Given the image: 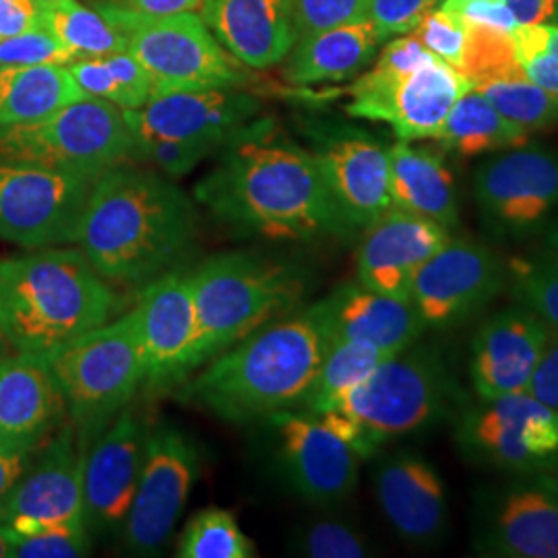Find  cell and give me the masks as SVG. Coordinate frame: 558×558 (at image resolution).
Returning a JSON list of instances; mask_svg holds the SVG:
<instances>
[{"label": "cell", "instance_id": "cell-1", "mask_svg": "<svg viewBox=\"0 0 558 558\" xmlns=\"http://www.w3.org/2000/svg\"><path fill=\"white\" fill-rule=\"evenodd\" d=\"M195 201L242 236L311 240L354 236L341 220L317 161L274 119H255L216 154Z\"/></svg>", "mask_w": 558, "mask_h": 558}, {"label": "cell", "instance_id": "cell-2", "mask_svg": "<svg viewBox=\"0 0 558 558\" xmlns=\"http://www.w3.org/2000/svg\"><path fill=\"white\" fill-rule=\"evenodd\" d=\"M197 234L195 197L161 172L126 161L94 180L75 244L110 286L143 288L172 271Z\"/></svg>", "mask_w": 558, "mask_h": 558}, {"label": "cell", "instance_id": "cell-3", "mask_svg": "<svg viewBox=\"0 0 558 558\" xmlns=\"http://www.w3.org/2000/svg\"><path fill=\"white\" fill-rule=\"evenodd\" d=\"M329 339L308 306L271 320L182 383L180 398L232 424L269 420L306 398Z\"/></svg>", "mask_w": 558, "mask_h": 558}, {"label": "cell", "instance_id": "cell-4", "mask_svg": "<svg viewBox=\"0 0 558 558\" xmlns=\"http://www.w3.org/2000/svg\"><path fill=\"white\" fill-rule=\"evenodd\" d=\"M117 306L114 288L80 246L0 259V336L15 352L48 356L112 319Z\"/></svg>", "mask_w": 558, "mask_h": 558}, {"label": "cell", "instance_id": "cell-5", "mask_svg": "<svg viewBox=\"0 0 558 558\" xmlns=\"http://www.w3.org/2000/svg\"><path fill=\"white\" fill-rule=\"evenodd\" d=\"M456 401V383L437 345L416 341L380 362L336 410L319 414L360 458L439 422Z\"/></svg>", "mask_w": 558, "mask_h": 558}, {"label": "cell", "instance_id": "cell-6", "mask_svg": "<svg viewBox=\"0 0 558 558\" xmlns=\"http://www.w3.org/2000/svg\"><path fill=\"white\" fill-rule=\"evenodd\" d=\"M48 366L59 385L66 418L92 442L122 412L145 383V354L135 311L50 352Z\"/></svg>", "mask_w": 558, "mask_h": 558}, {"label": "cell", "instance_id": "cell-7", "mask_svg": "<svg viewBox=\"0 0 558 558\" xmlns=\"http://www.w3.org/2000/svg\"><path fill=\"white\" fill-rule=\"evenodd\" d=\"M199 313V368L271 323L299 299L290 267L251 253H223L189 271Z\"/></svg>", "mask_w": 558, "mask_h": 558}, {"label": "cell", "instance_id": "cell-8", "mask_svg": "<svg viewBox=\"0 0 558 558\" xmlns=\"http://www.w3.org/2000/svg\"><path fill=\"white\" fill-rule=\"evenodd\" d=\"M94 7L119 29L126 50L149 71L154 96L242 87L248 80L239 69V60L223 50L195 11L147 15L112 0H101Z\"/></svg>", "mask_w": 558, "mask_h": 558}, {"label": "cell", "instance_id": "cell-9", "mask_svg": "<svg viewBox=\"0 0 558 558\" xmlns=\"http://www.w3.org/2000/svg\"><path fill=\"white\" fill-rule=\"evenodd\" d=\"M135 140L119 106L98 98L64 104L41 119L0 126V158L96 180L133 160Z\"/></svg>", "mask_w": 558, "mask_h": 558}, {"label": "cell", "instance_id": "cell-10", "mask_svg": "<svg viewBox=\"0 0 558 558\" xmlns=\"http://www.w3.org/2000/svg\"><path fill=\"white\" fill-rule=\"evenodd\" d=\"M474 201L490 239L525 242L542 236L558 211V154L519 145L482 161Z\"/></svg>", "mask_w": 558, "mask_h": 558}, {"label": "cell", "instance_id": "cell-11", "mask_svg": "<svg viewBox=\"0 0 558 558\" xmlns=\"http://www.w3.org/2000/svg\"><path fill=\"white\" fill-rule=\"evenodd\" d=\"M459 453L497 472L532 474L558 453V412L527 391L480 399L456 420Z\"/></svg>", "mask_w": 558, "mask_h": 558}, {"label": "cell", "instance_id": "cell-12", "mask_svg": "<svg viewBox=\"0 0 558 558\" xmlns=\"http://www.w3.org/2000/svg\"><path fill=\"white\" fill-rule=\"evenodd\" d=\"M94 180L0 158V240L36 251L75 244Z\"/></svg>", "mask_w": 558, "mask_h": 558}, {"label": "cell", "instance_id": "cell-13", "mask_svg": "<svg viewBox=\"0 0 558 558\" xmlns=\"http://www.w3.org/2000/svg\"><path fill=\"white\" fill-rule=\"evenodd\" d=\"M468 89L470 81L440 59L408 73L375 64L350 85L345 112L389 124L398 141L437 140L453 104Z\"/></svg>", "mask_w": 558, "mask_h": 558}, {"label": "cell", "instance_id": "cell-14", "mask_svg": "<svg viewBox=\"0 0 558 558\" xmlns=\"http://www.w3.org/2000/svg\"><path fill=\"white\" fill-rule=\"evenodd\" d=\"M199 449L172 424L147 430L140 482L120 530L129 555L154 557L172 536L199 478Z\"/></svg>", "mask_w": 558, "mask_h": 558}, {"label": "cell", "instance_id": "cell-15", "mask_svg": "<svg viewBox=\"0 0 558 558\" xmlns=\"http://www.w3.org/2000/svg\"><path fill=\"white\" fill-rule=\"evenodd\" d=\"M304 133L339 216L354 234L393 207L389 147L350 122L308 120Z\"/></svg>", "mask_w": 558, "mask_h": 558}, {"label": "cell", "instance_id": "cell-16", "mask_svg": "<svg viewBox=\"0 0 558 558\" xmlns=\"http://www.w3.org/2000/svg\"><path fill=\"white\" fill-rule=\"evenodd\" d=\"M507 286V267L478 240L449 236L410 286L426 329H451L476 317Z\"/></svg>", "mask_w": 558, "mask_h": 558}, {"label": "cell", "instance_id": "cell-17", "mask_svg": "<svg viewBox=\"0 0 558 558\" xmlns=\"http://www.w3.org/2000/svg\"><path fill=\"white\" fill-rule=\"evenodd\" d=\"M474 553L493 558H558V495L546 474H513L480 497Z\"/></svg>", "mask_w": 558, "mask_h": 558}, {"label": "cell", "instance_id": "cell-18", "mask_svg": "<svg viewBox=\"0 0 558 558\" xmlns=\"http://www.w3.org/2000/svg\"><path fill=\"white\" fill-rule=\"evenodd\" d=\"M276 456L286 484L300 499L320 509L350 499L359 484L360 458L319 416L286 410L269 418Z\"/></svg>", "mask_w": 558, "mask_h": 558}, {"label": "cell", "instance_id": "cell-19", "mask_svg": "<svg viewBox=\"0 0 558 558\" xmlns=\"http://www.w3.org/2000/svg\"><path fill=\"white\" fill-rule=\"evenodd\" d=\"M133 311L149 387L182 385L199 371V313L189 271L172 269L143 286Z\"/></svg>", "mask_w": 558, "mask_h": 558}, {"label": "cell", "instance_id": "cell-20", "mask_svg": "<svg viewBox=\"0 0 558 558\" xmlns=\"http://www.w3.org/2000/svg\"><path fill=\"white\" fill-rule=\"evenodd\" d=\"M149 426L124 408L87 445L83 465V521L92 538L120 534L140 482Z\"/></svg>", "mask_w": 558, "mask_h": 558}, {"label": "cell", "instance_id": "cell-21", "mask_svg": "<svg viewBox=\"0 0 558 558\" xmlns=\"http://www.w3.org/2000/svg\"><path fill=\"white\" fill-rule=\"evenodd\" d=\"M87 445L73 422H62L41 442L17 486L2 500L0 523L40 525L83 521V465Z\"/></svg>", "mask_w": 558, "mask_h": 558}, {"label": "cell", "instance_id": "cell-22", "mask_svg": "<svg viewBox=\"0 0 558 558\" xmlns=\"http://www.w3.org/2000/svg\"><path fill=\"white\" fill-rule=\"evenodd\" d=\"M133 140L214 141L226 143L259 119L260 101L242 92L186 89L154 96L137 110H122Z\"/></svg>", "mask_w": 558, "mask_h": 558}, {"label": "cell", "instance_id": "cell-23", "mask_svg": "<svg viewBox=\"0 0 558 558\" xmlns=\"http://www.w3.org/2000/svg\"><path fill=\"white\" fill-rule=\"evenodd\" d=\"M548 336L550 327L519 302L484 320L472 339L468 362L478 399L527 391Z\"/></svg>", "mask_w": 558, "mask_h": 558}, {"label": "cell", "instance_id": "cell-24", "mask_svg": "<svg viewBox=\"0 0 558 558\" xmlns=\"http://www.w3.org/2000/svg\"><path fill=\"white\" fill-rule=\"evenodd\" d=\"M360 234L356 281L380 294L410 300L416 271L453 232L437 221L389 207Z\"/></svg>", "mask_w": 558, "mask_h": 558}, {"label": "cell", "instance_id": "cell-25", "mask_svg": "<svg viewBox=\"0 0 558 558\" xmlns=\"http://www.w3.org/2000/svg\"><path fill=\"white\" fill-rule=\"evenodd\" d=\"M373 488L383 518L412 546H433L449 530V499L437 468L416 453H391L377 463Z\"/></svg>", "mask_w": 558, "mask_h": 558}, {"label": "cell", "instance_id": "cell-26", "mask_svg": "<svg viewBox=\"0 0 558 558\" xmlns=\"http://www.w3.org/2000/svg\"><path fill=\"white\" fill-rule=\"evenodd\" d=\"M331 341H362L385 356L416 343L426 325L410 300L396 299L364 288L359 281L343 283L327 299L311 306Z\"/></svg>", "mask_w": 558, "mask_h": 558}, {"label": "cell", "instance_id": "cell-27", "mask_svg": "<svg viewBox=\"0 0 558 558\" xmlns=\"http://www.w3.org/2000/svg\"><path fill=\"white\" fill-rule=\"evenodd\" d=\"M201 20L248 69H271L296 44L292 0H201Z\"/></svg>", "mask_w": 558, "mask_h": 558}, {"label": "cell", "instance_id": "cell-28", "mask_svg": "<svg viewBox=\"0 0 558 558\" xmlns=\"http://www.w3.org/2000/svg\"><path fill=\"white\" fill-rule=\"evenodd\" d=\"M64 416L46 356L15 352L0 359V442L41 445Z\"/></svg>", "mask_w": 558, "mask_h": 558}, {"label": "cell", "instance_id": "cell-29", "mask_svg": "<svg viewBox=\"0 0 558 558\" xmlns=\"http://www.w3.org/2000/svg\"><path fill=\"white\" fill-rule=\"evenodd\" d=\"M383 44L371 20L302 36L286 57V80L294 85L350 80L377 59Z\"/></svg>", "mask_w": 558, "mask_h": 558}, {"label": "cell", "instance_id": "cell-30", "mask_svg": "<svg viewBox=\"0 0 558 558\" xmlns=\"http://www.w3.org/2000/svg\"><path fill=\"white\" fill-rule=\"evenodd\" d=\"M389 191L393 207L437 221L451 232L458 228L456 182L439 151L410 141L391 145Z\"/></svg>", "mask_w": 558, "mask_h": 558}, {"label": "cell", "instance_id": "cell-31", "mask_svg": "<svg viewBox=\"0 0 558 558\" xmlns=\"http://www.w3.org/2000/svg\"><path fill=\"white\" fill-rule=\"evenodd\" d=\"M527 131L505 119L476 89L459 98L437 135L442 149L459 158L499 154L527 143Z\"/></svg>", "mask_w": 558, "mask_h": 558}, {"label": "cell", "instance_id": "cell-32", "mask_svg": "<svg viewBox=\"0 0 558 558\" xmlns=\"http://www.w3.org/2000/svg\"><path fill=\"white\" fill-rule=\"evenodd\" d=\"M87 98L66 66H0V126L41 119Z\"/></svg>", "mask_w": 558, "mask_h": 558}, {"label": "cell", "instance_id": "cell-33", "mask_svg": "<svg viewBox=\"0 0 558 558\" xmlns=\"http://www.w3.org/2000/svg\"><path fill=\"white\" fill-rule=\"evenodd\" d=\"M470 87L490 101L505 119L527 133L558 126V96L548 94L530 80L519 62L470 81Z\"/></svg>", "mask_w": 558, "mask_h": 558}, {"label": "cell", "instance_id": "cell-34", "mask_svg": "<svg viewBox=\"0 0 558 558\" xmlns=\"http://www.w3.org/2000/svg\"><path fill=\"white\" fill-rule=\"evenodd\" d=\"M385 359L387 356L371 343L331 341L317 377L300 403V412L317 416L336 410L343 399L373 375Z\"/></svg>", "mask_w": 558, "mask_h": 558}, {"label": "cell", "instance_id": "cell-35", "mask_svg": "<svg viewBox=\"0 0 558 558\" xmlns=\"http://www.w3.org/2000/svg\"><path fill=\"white\" fill-rule=\"evenodd\" d=\"M66 69L85 96L110 101L122 110H137L154 96L149 71L129 50L73 60Z\"/></svg>", "mask_w": 558, "mask_h": 558}, {"label": "cell", "instance_id": "cell-36", "mask_svg": "<svg viewBox=\"0 0 558 558\" xmlns=\"http://www.w3.org/2000/svg\"><path fill=\"white\" fill-rule=\"evenodd\" d=\"M41 21L75 59L117 54L126 50L119 29L96 7L80 0H40Z\"/></svg>", "mask_w": 558, "mask_h": 558}, {"label": "cell", "instance_id": "cell-37", "mask_svg": "<svg viewBox=\"0 0 558 558\" xmlns=\"http://www.w3.org/2000/svg\"><path fill=\"white\" fill-rule=\"evenodd\" d=\"M179 558H253L257 548L240 530L236 518L218 507L201 509L184 525L177 544Z\"/></svg>", "mask_w": 558, "mask_h": 558}, {"label": "cell", "instance_id": "cell-38", "mask_svg": "<svg viewBox=\"0 0 558 558\" xmlns=\"http://www.w3.org/2000/svg\"><path fill=\"white\" fill-rule=\"evenodd\" d=\"M507 286L519 304L558 331V255L546 246L507 267Z\"/></svg>", "mask_w": 558, "mask_h": 558}, {"label": "cell", "instance_id": "cell-39", "mask_svg": "<svg viewBox=\"0 0 558 558\" xmlns=\"http://www.w3.org/2000/svg\"><path fill=\"white\" fill-rule=\"evenodd\" d=\"M13 558H81L92 555L94 538L85 523L9 525Z\"/></svg>", "mask_w": 558, "mask_h": 558}, {"label": "cell", "instance_id": "cell-40", "mask_svg": "<svg viewBox=\"0 0 558 558\" xmlns=\"http://www.w3.org/2000/svg\"><path fill=\"white\" fill-rule=\"evenodd\" d=\"M290 553L308 558H364L373 555L366 536L339 519H315L299 527Z\"/></svg>", "mask_w": 558, "mask_h": 558}, {"label": "cell", "instance_id": "cell-41", "mask_svg": "<svg viewBox=\"0 0 558 558\" xmlns=\"http://www.w3.org/2000/svg\"><path fill=\"white\" fill-rule=\"evenodd\" d=\"M515 57L523 73L546 89L558 96V25H519L513 34Z\"/></svg>", "mask_w": 558, "mask_h": 558}, {"label": "cell", "instance_id": "cell-42", "mask_svg": "<svg viewBox=\"0 0 558 558\" xmlns=\"http://www.w3.org/2000/svg\"><path fill=\"white\" fill-rule=\"evenodd\" d=\"M221 143L214 141L140 140L135 141L133 160L147 161L168 179L191 174L201 161L216 156Z\"/></svg>", "mask_w": 558, "mask_h": 558}, {"label": "cell", "instance_id": "cell-43", "mask_svg": "<svg viewBox=\"0 0 558 558\" xmlns=\"http://www.w3.org/2000/svg\"><path fill=\"white\" fill-rule=\"evenodd\" d=\"M73 60L75 54L46 27L0 40V66H66Z\"/></svg>", "mask_w": 558, "mask_h": 558}, {"label": "cell", "instance_id": "cell-44", "mask_svg": "<svg viewBox=\"0 0 558 558\" xmlns=\"http://www.w3.org/2000/svg\"><path fill=\"white\" fill-rule=\"evenodd\" d=\"M468 27V41L459 73L468 81L478 80L500 66L518 62L515 41L509 34H499L482 27Z\"/></svg>", "mask_w": 558, "mask_h": 558}, {"label": "cell", "instance_id": "cell-45", "mask_svg": "<svg viewBox=\"0 0 558 558\" xmlns=\"http://www.w3.org/2000/svg\"><path fill=\"white\" fill-rule=\"evenodd\" d=\"M412 34H416V38L426 46V50H430L437 59L447 62L456 71L461 69L468 41V27L453 11L437 7L420 21L418 27Z\"/></svg>", "mask_w": 558, "mask_h": 558}, {"label": "cell", "instance_id": "cell-46", "mask_svg": "<svg viewBox=\"0 0 558 558\" xmlns=\"http://www.w3.org/2000/svg\"><path fill=\"white\" fill-rule=\"evenodd\" d=\"M371 0H292L296 40L320 29L368 20Z\"/></svg>", "mask_w": 558, "mask_h": 558}, {"label": "cell", "instance_id": "cell-47", "mask_svg": "<svg viewBox=\"0 0 558 558\" xmlns=\"http://www.w3.org/2000/svg\"><path fill=\"white\" fill-rule=\"evenodd\" d=\"M440 0H371L368 20L377 27L383 40L412 34Z\"/></svg>", "mask_w": 558, "mask_h": 558}, {"label": "cell", "instance_id": "cell-48", "mask_svg": "<svg viewBox=\"0 0 558 558\" xmlns=\"http://www.w3.org/2000/svg\"><path fill=\"white\" fill-rule=\"evenodd\" d=\"M459 20L472 27H482L499 34L513 36L519 27L515 15L502 0H478V2H465L453 11Z\"/></svg>", "mask_w": 558, "mask_h": 558}, {"label": "cell", "instance_id": "cell-49", "mask_svg": "<svg viewBox=\"0 0 558 558\" xmlns=\"http://www.w3.org/2000/svg\"><path fill=\"white\" fill-rule=\"evenodd\" d=\"M527 393H532L544 405L558 412V331L555 329H550V336L539 356Z\"/></svg>", "mask_w": 558, "mask_h": 558}, {"label": "cell", "instance_id": "cell-50", "mask_svg": "<svg viewBox=\"0 0 558 558\" xmlns=\"http://www.w3.org/2000/svg\"><path fill=\"white\" fill-rule=\"evenodd\" d=\"M44 27L40 0H0V40Z\"/></svg>", "mask_w": 558, "mask_h": 558}, {"label": "cell", "instance_id": "cell-51", "mask_svg": "<svg viewBox=\"0 0 558 558\" xmlns=\"http://www.w3.org/2000/svg\"><path fill=\"white\" fill-rule=\"evenodd\" d=\"M40 445L0 442V505L17 486Z\"/></svg>", "mask_w": 558, "mask_h": 558}, {"label": "cell", "instance_id": "cell-52", "mask_svg": "<svg viewBox=\"0 0 558 558\" xmlns=\"http://www.w3.org/2000/svg\"><path fill=\"white\" fill-rule=\"evenodd\" d=\"M519 25H538L558 21V0H502Z\"/></svg>", "mask_w": 558, "mask_h": 558}, {"label": "cell", "instance_id": "cell-53", "mask_svg": "<svg viewBox=\"0 0 558 558\" xmlns=\"http://www.w3.org/2000/svg\"><path fill=\"white\" fill-rule=\"evenodd\" d=\"M112 2L147 15H172V13L195 11L201 0H112Z\"/></svg>", "mask_w": 558, "mask_h": 558}, {"label": "cell", "instance_id": "cell-54", "mask_svg": "<svg viewBox=\"0 0 558 558\" xmlns=\"http://www.w3.org/2000/svg\"><path fill=\"white\" fill-rule=\"evenodd\" d=\"M542 239H544V246L558 255V211L555 214V218L550 220V223L546 226Z\"/></svg>", "mask_w": 558, "mask_h": 558}, {"label": "cell", "instance_id": "cell-55", "mask_svg": "<svg viewBox=\"0 0 558 558\" xmlns=\"http://www.w3.org/2000/svg\"><path fill=\"white\" fill-rule=\"evenodd\" d=\"M0 558H13V536L4 523H0Z\"/></svg>", "mask_w": 558, "mask_h": 558}, {"label": "cell", "instance_id": "cell-56", "mask_svg": "<svg viewBox=\"0 0 558 558\" xmlns=\"http://www.w3.org/2000/svg\"><path fill=\"white\" fill-rule=\"evenodd\" d=\"M542 472L546 474V478L550 480V484L555 486V490H557L558 495V453L557 458L553 459V461H550Z\"/></svg>", "mask_w": 558, "mask_h": 558}, {"label": "cell", "instance_id": "cell-57", "mask_svg": "<svg viewBox=\"0 0 558 558\" xmlns=\"http://www.w3.org/2000/svg\"><path fill=\"white\" fill-rule=\"evenodd\" d=\"M465 2H478V0H445V2H442V9H447V11H456L458 7L465 4Z\"/></svg>", "mask_w": 558, "mask_h": 558}, {"label": "cell", "instance_id": "cell-58", "mask_svg": "<svg viewBox=\"0 0 558 558\" xmlns=\"http://www.w3.org/2000/svg\"><path fill=\"white\" fill-rule=\"evenodd\" d=\"M7 348H9V343H7V341H4V338H2V336H0V359H2V356H4V352H7Z\"/></svg>", "mask_w": 558, "mask_h": 558}]
</instances>
